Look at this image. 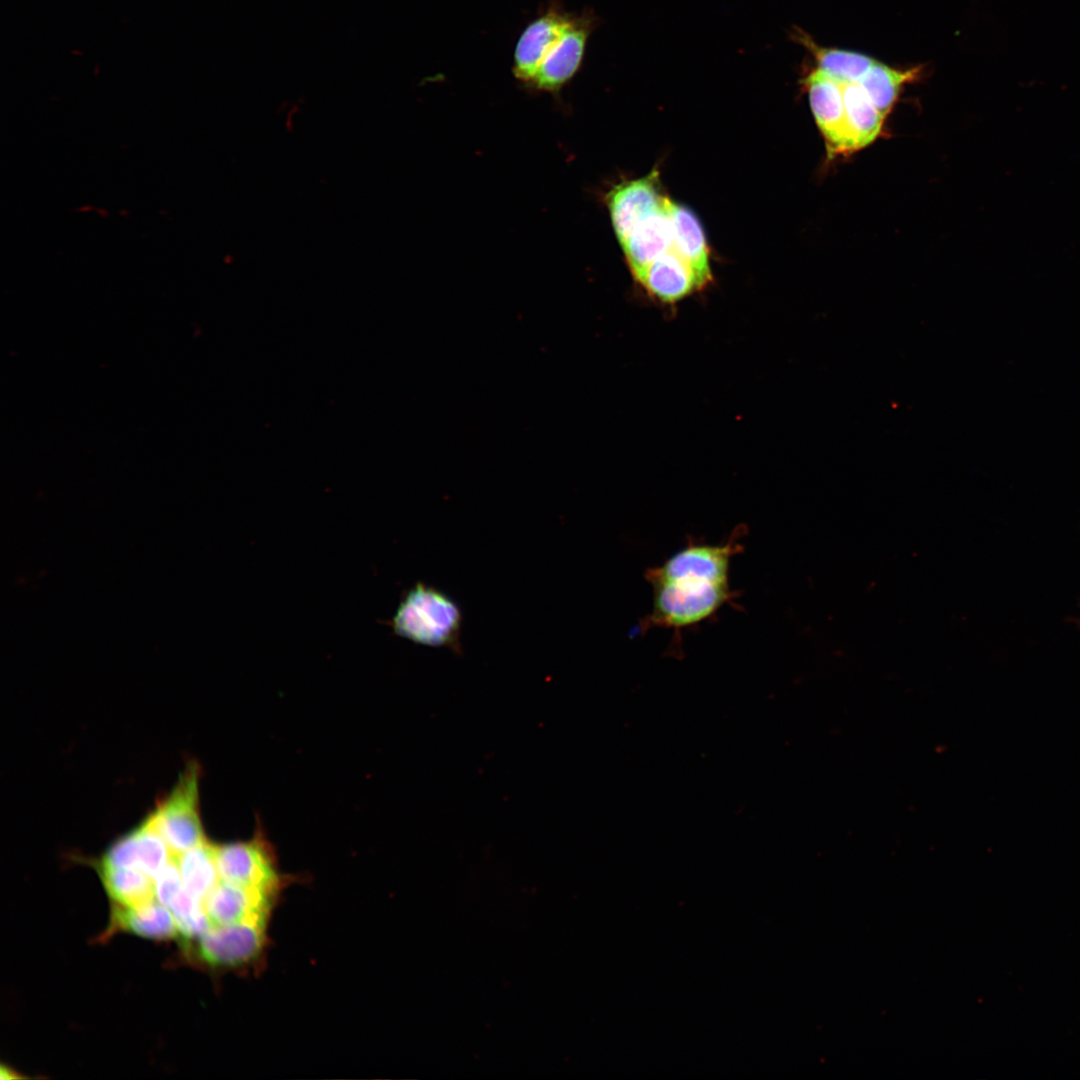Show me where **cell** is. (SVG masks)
<instances>
[{
  "instance_id": "obj_1",
  "label": "cell",
  "mask_w": 1080,
  "mask_h": 1080,
  "mask_svg": "<svg viewBox=\"0 0 1080 1080\" xmlns=\"http://www.w3.org/2000/svg\"><path fill=\"white\" fill-rule=\"evenodd\" d=\"M746 532L747 526L739 524L717 544L688 537L662 564L647 568L644 578L652 588V606L640 620L639 632L672 630L679 642L684 630L712 619L725 606L737 607L730 567L744 549L741 539Z\"/></svg>"
},
{
  "instance_id": "obj_2",
  "label": "cell",
  "mask_w": 1080,
  "mask_h": 1080,
  "mask_svg": "<svg viewBox=\"0 0 1080 1080\" xmlns=\"http://www.w3.org/2000/svg\"><path fill=\"white\" fill-rule=\"evenodd\" d=\"M594 17L550 7L522 31L514 50V76L538 91L555 93L580 69Z\"/></svg>"
},
{
  "instance_id": "obj_3",
  "label": "cell",
  "mask_w": 1080,
  "mask_h": 1080,
  "mask_svg": "<svg viewBox=\"0 0 1080 1080\" xmlns=\"http://www.w3.org/2000/svg\"><path fill=\"white\" fill-rule=\"evenodd\" d=\"M392 627L396 634L415 643L461 653V609L433 586L415 584L401 600Z\"/></svg>"
},
{
  "instance_id": "obj_4",
  "label": "cell",
  "mask_w": 1080,
  "mask_h": 1080,
  "mask_svg": "<svg viewBox=\"0 0 1080 1080\" xmlns=\"http://www.w3.org/2000/svg\"><path fill=\"white\" fill-rule=\"evenodd\" d=\"M199 778V765L189 762L170 793L148 815L174 855L207 840L200 817Z\"/></svg>"
},
{
  "instance_id": "obj_5",
  "label": "cell",
  "mask_w": 1080,
  "mask_h": 1080,
  "mask_svg": "<svg viewBox=\"0 0 1080 1080\" xmlns=\"http://www.w3.org/2000/svg\"><path fill=\"white\" fill-rule=\"evenodd\" d=\"M214 852L220 880L272 896L280 888L276 857L262 829L246 841L214 844Z\"/></svg>"
},
{
  "instance_id": "obj_6",
  "label": "cell",
  "mask_w": 1080,
  "mask_h": 1080,
  "mask_svg": "<svg viewBox=\"0 0 1080 1080\" xmlns=\"http://www.w3.org/2000/svg\"><path fill=\"white\" fill-rule=\"evenodd\" d=\"M266 920L212 926L198 939L197 954L211 967H239L255 960L265 944Z\"/></svg>"
},
{
  "instance_id": "obj_7",
  "label": "cell",
  "mask_w": 1080,
  "mask_h": 1080,
  "mask_svg": "<svg viewBox=\"0 0 1080 1080\" xmlns=\"http://www.w3.org/2000/svg\"><path fill=\"white\" fill-rule=\"evenodd\" d=\"M803 83L828 150L831 153L857 150L847 122L841 82L816 68L805 77Z\"/></svg>"
},
{
  "instance_id": "obj_8",
  "label": "cell",
  "mask_w": 1080,
  "mask_h": 1080,
  "mask_svg": "<svg viewBox=\"0 0 1080 1080\" xmlns=\"http://www.w3.org/2000/svg\"><path fill=\"white\" fill-rule=\"evenodd\" d=\"M667 198L660 191L656 171L649 175L620 183L606 196L607 206L616 237L620 244L635 226L659 209Z\"/></svg>"
},
{
  "instance_id": "obj_9",
  "label": "cell",
  "mask_w": 1080,
  "mask_h": 1080,
  "mask_svg": "<svg viewBox=\"0 0 1080 1080\" xmlns=\"http://www.w3.org/2000/svg\"><path fill=\"white\" fill-rule=\"evenodd\" d=\"M272 895L220 880L203 900L212 926L267 919Z\"/></svg>"
},
{
  "instance_id": "obj_10",
  "label": "cell",
  "mask_w": 1080,
  "mask_h": 1080,
  "mask_svg": "<svg viewBox=\"0 0 1080 1080\" xmlns=\"http://www.w3.org/2000/svg\"><path fill=\"white\" fill-rule=\"evenodd\" d=\"M668 203L669 199L638 223L621 243L635 278L653 261L673 249V228Z\"/></svg>"
},
{
  "instance_id": "obj_11",
  "label": "cell",
  "mask_w": 1080,
  "mask_h": 1080,
  "mask_svg": "<svg viewBox=\"0 0 1080 1080\" xmlns=\"http://www.w3.org/2000/svg\"><path fill=\"white\" fill-rule=\"evenodd\" d=\"M647 293L666 303H676L704 288L692 267L673 249L669 250L636 277Z\"/></svg>"
},
{
  "instance_id": "obj_12",
  "label": "cell",
  "mask_w": 1080,
  "mask_h": 1080,
  "mask_svg": "<svg viewBox=\"0 0 1080 1080\" xmlns=\"http://www.w3.org/2000/svg\"><path fill=\"white\" fill-rule=\"evenodd\" d=\"M673 248L692 267L701 284L711 280L708 246L701 223L688 208L669 200Z\"/></svg>"
},
{
  "instance_id": "obj_13",
  "label": "cell",
  "mask_w": 1080,
  "mask_h": 1080,
  "mask_svg": "<svg viewBox=\"0 0 1080 1080\" xmlns=\"http://www.w3.org/2000/svg\"><path fill=\"white\" fill-rule=\"evenodd\" d=\"M112 916L116 928L138 936L151 939H169L178 936L173 914L157 899L138 906L115 904Z\"/></svg>"
},
{
  "instance_id": "obj_14",
  "label": "cell",
  "mask_w": 1080,
  "mask_h": 1080,
  "mask_svg": "<svg viewBox=\"0 0 1080 1080\" xmlns=\"http://www.w3.org/2000/svg\"><path fill=\"white\" fill-rule=\"evenodd\" d=\"M794 37L811 53L818 69L840 82H858L875 61L862 53L820 46L804 31H796Z\"/></svg>"
},
{
  "instance_id": "obj_15",
  "label": "cell",
  "mask_w": 1080,
  "mask_h": 1080,
  "mask_svg": "<svg viewBox=\"0 0 1080 1080\" xmlns=\"http://www.w3.org/2000/svg\"><path fill=\"white\" fill-rule=\"evenodd\" d=\"M841 84L847 122L858 150L871 144L878 137L885 117L859 83L841 82Z\"/></svg>"
},
{
  "instance_id": "obj_16",
  "label": "cell",
  "mask_w": 1080,
  "mask_h": 1080,
  "mask_svg": "<svg viewBox=\"0 0 1080 1080\" xmlns=\"http://www.w3.org/2000/svg\"><path fill=\"white\" fill-rule=\"evenodd\" d=\"M184 889L192 896L204 900L220 881L217 870L214 843L205 842L175 855Z\"/></svg>"
},
{
  "instance_id": "obj_17",
  "label": "cell",
  "mask_w": 1080,
  "mask_h": 1080,
  "mask_svg": "<svg viewBox=\"0 0 1080 1080\" xmlns=\"http://www.w3.org/2000/svg\"><path fill=\"white\" fill-rule=\"evenodd\" d=\"M920 73V66L897 69L875 60L857 83L866 91L881 114L886 117L904 85L917 79Z\"/></svg>"
},
{
  "instance_id": "obj_18",
  "label": "cell",
  "mask_w": 1080,
  "mask_h": 1080,
  "mask_svg": "<svg viewBox=\"0 0 1080 1080\" xmlns=\"http://www.w3.org/2000/svg\"><path fill=\"white\" fill-rule=\"evenodd\" d=\"M97 871L114 904L138 906L156 899L154 879L142 870L97 866Z\"/></svg>"
},
{
  "instance_id": "obj_19",
  "label": "cell",
  "mask_w": 1080,
  "mask_h": 1080,
  "mask_svg": "<svg viewBox=\"0 0 1080 1080\" xmlns=\"http://www.w3.org/2000/svg\"><path fill=\"white\" fill-rule=\"evenodd\" d=\"M141 850L138 827L115 840L104 852L97 866L140 870Z\"/></svg>"
},
{
  "instance_id": "obj_20",
  "label": "cell",
  "mask_w": 1080,
  "mask_h": 1080,
  "mask_svg": "<svg viewBox=\"0 0 1080 1080\" xmlns=\"http://www.w3.org/2000/svg\"><path fill=\"white\" fill-rule=\"evenodd\" d=\"M153 879L156 899L168 907L172 899L183 889L175 855Z\"/></svg>"
}]
</instances>
